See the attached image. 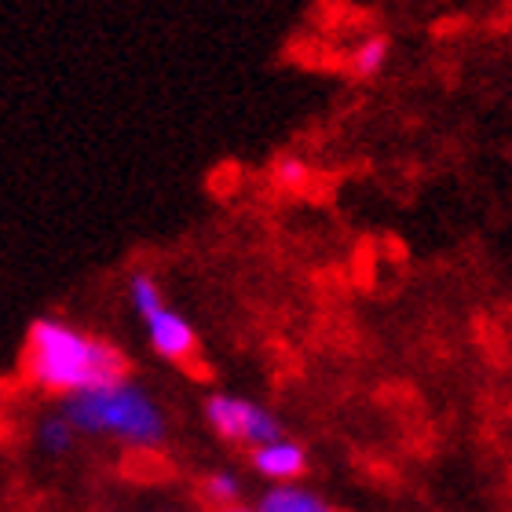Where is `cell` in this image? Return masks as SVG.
<instances>
[{"label": "cell", "instance_id": "obj_3", "mask_svg": "<svg viewBox=\"0 0 512 512\" xmlns=\"http://www.w3.org/2000/svg\"><path fill=\"white\" fill-rule=\"evenodd\" d=\"M128 297H132V308H136L139 322L147 326L150 348L165 359V363H191L198 355V333L180 311L169 308V300L161 293V286L154 282V275H132L128 282Z\"/></svg>", "mask_w": 512, "mask_h": 512}, {"label": "cell", "instance_id": "obj_7", "mask_svg": "<svg viewBox=\"0 0 512 512\" xmlns=\"http://www.w3.org/2000/svg\"><path fill=\"white\" fill-rule=\"evenodd\" d=\"M388 48H392V41H388L384 33L366 37V41L352 52V59H348L352 77H377L381 74V66L388 63Z\"/></svg>", "mask_w": 512, "mask_h": 512}, {"label": "cell", "instance_id": "obj_11", "mask_svg": "<svg viewBox=\"0 0 512 512\" xmlns=\"http://www.w3.org/2000/svg\"><path fill=\"white\" fill-rule=\"evenodd\" d=\"M216 512H256V509H246V505H231V509H216Z\"/></svg>", "mask_w": 512, "mask_h": 512}, {"label": "cell", "instance_id": "obj_5", "mask_svg": "<svg viewBox=\"0 0 512 512\" xmlns=\"http://www.w3.org/2000/svg\"><path fill=\"white\" fill-rule=\"evenodd\" d=\"M249 461H253L256 476L271 480V487H278V483H293L308 472V450L289 436H278V439H271V443L253 447Z\"/></svg>", "mask_w": 512, "mask_h": 512}, {"label": "cell", "instance_id": "obj_1", "mask_svg": "<svg viewBox=\"0 0 512 512\" xmlns=\"http://www.w3.org/2000/svg\"><path fill=\"white\" fill-rule=\"evenodd\" d=\"M26 374L44 392L81 395L128 377L125 355L110 341L63 319H33L26 333Z\"/></svg>", "mask_w": 512, "mask_h": 512}, {"label": "cell", "instance_id": "obj_10", "mask_svg": "<svg viewBox=\"0 0 512 512\" xmlns=\"http://www.w3.org/2000/svg\"><path fill=\"white\" fill-rule=\"evenodd\" d=\"M275 183L278 187H286V191H300V187L308 183V165H304L300 158H278Z\"/></svg>", "mask_w": 512, "mask_h": 512}, {"label": "cell", "instance_id": "obj_8", "mask_svg": "<svg viewBox=\"0 0 512 512\" xmlns=\"http://www.w3.org/2000/svg\"><path fill=\"white\" fill-rule=\"evenodd\" d=\"M37 443H41V450L48 458H63V454L74 450L77 432L70 428V421H66L63 414H52V417H44L41 428H37Z\"/></svg>", "mask_w": 512, "mask_h": 512}, {"label": "cell", "instance_id": "obj_9", "mask_svg": "<svg viewBox=\"0 0 512 512\" xmlns=\"http://www.w3.org/2000/svg\"><path fill=\"white\" fill-rule=\"evenodd\" d=\"M205 498L216 505V509H231V505H242V480L235 472H213L205 476Z\"/></svg>", "mask_w": 512, "mask_h": 512}, {"label": "cell", "instance_id": "obj_6", "mask_svg": "<svg viewBox=\"0 0 512 512\" xmlns=\"http://www.w3.org/2000/svg\"><path fill=\"white\" fill-rule=\"evenodd\" d=\"M256 512H337L326 498H319L315 491L300 487V483H278L260 498Z\"/></svg>", "mask_w": 512, "mask_h": 512}, {"label": "cell", "instance_id": "obj_4", "mask_svg": "<svg viewBox=\"0 0 512 512\" xmlns=\"http://www.w3.org/2000/svg\"><path fill=\"white\" fill-rule=\"evenodd\" d=\"M205 421L216 436L227 443H246V447H260L271 439L286 436V428L271 410H264L253 399H238V395L216 392L205 399Z\"/></svg>", "mask_w": 512, "mask_h": 512}, {"label": "cell", "instance_id": "obj_2", "mask_svg": "<svg viewBox=\"0 0 512 512\" xmlns=\"http://www.w3.org/2000/svg\"><path fill=\"white\" fill-rule=\"evenodd\" d=\"M63 417L77 436L118 439L125 447L154 450L165 443V414L136 381H118L96 392L70 395L63 403Z\"/></svg>", "mask_w": 512, "mask_h": 512}]
</instances>
